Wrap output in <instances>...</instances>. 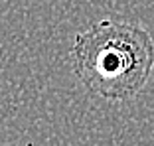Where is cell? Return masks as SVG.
Wrapping results in <instances>:
<instances>
[{"label": "cell", "instance_id": "1", "mask_svg": "<svg viewBox=\"0 0 154 146\" xmlns=\"http://www.w3.org/2000/svg\"><path fill=\"white\" fill-rule=\"evenodd\" d=\"M71 61L91 93L122 101L148 81L154 69V40L138 24L107 18L77 34Z\"/></svg>", "mask_w": 154, "mask_h": 146}]
</instances>
